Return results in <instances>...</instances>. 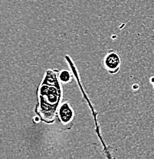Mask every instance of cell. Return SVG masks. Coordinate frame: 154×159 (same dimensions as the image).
<instances>
[{"mask_svg":"<svg viewBox=\"0 0 154 159\" xmlns=\"http://www.w3.org/2000/svg\"><path fill=\"white\" fill-rule=\"evenodd\" d=\"M59 79L63 83H68L72 80V74L68 70H64L59 74Z\"/></svg>","mask_w":154,"mask_h":159,"instance_id":"4","label":"cell"},{"mask_svg":"<svg viewBox=\"0 0 154 159\" xmlns=\"http://www.w3.org/2000/svg\"><path fill=\"white\" fill-rule=\"evenodd\" d=\"M104 151H105V153H106V156H107V159H114L113 156H112V155L110 154V152H109V150L107 149V146H106L104 144Z\"/></svg>","mask_w":154,"mask_h":159,"instance_id":"5","label":"cell"},{"mask_svg":"<svg viewBox=\"0 0 154 159\" xmlns=\"http://www.w3.org/2000/svg\"><path fill=\"white\" fill-rule=\"evenodd\" d=\"M58 74L57 70H48L38 90L36 112L47 123L54 122L62 98V87L58 80Z\"/></svg>","mask_w":154,"mask_h":159,"instance_id":"1","label":"cell"},{"mask_svg":"<svg viewBox=\"0 0 154 159\" xmlns=\"http://www.w3.org/2000/svg\"><path fill=\"white\" fill-rule=\"evenodd\" d=\"M104 65L106 70L110 74H115L120 69V58L118 54L114 51H110L104 59Z\"/></svg>","mask_w":154,"mask_h":159,"instance_id":"2","label":"cell"},{"mask_svg":"<svg viewBox=\"0 0 154 159\" xmlns=\"http://www.w3.org/2000/svg\"><path fill=\"white\" fill-rule=\"evenodd\" d=\"M58 118L61 122L64 125H68L72 122L74 118V113L72 107L68 102H64L62 105L58 110Z\"/></svg>","mask_w":154,"mask_h":159,"instance_id":"3","label":"cell"}]
</instances>
